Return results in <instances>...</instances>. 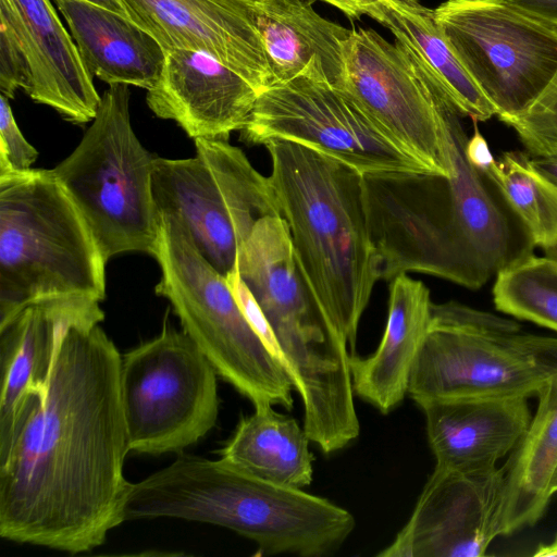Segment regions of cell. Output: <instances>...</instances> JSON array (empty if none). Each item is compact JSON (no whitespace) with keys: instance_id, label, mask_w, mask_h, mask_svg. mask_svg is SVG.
Listing matches in <instances>:
<instances>
[{"instance_id":"cell-32","label":"cell","mask_w":557,"mask_h":557,"mask_svg":"<svg viewBox=\"0 0 557 557\" xmlns=\"http://www.w3.org/2000/svg\"><path fill=\"white\" fill-rule=\"evenodd\" d=\"M518 339L548 374L557 376V337L520 332Z\"/></svg>"},{"instance_id":"cell-26","label":"cell","mask_w":557,"mask_h":557,"mask_svg":"<svg viewBox=\"0 0 557 557\" xmlns=\"http://www.w3.org/2000/svg\"><path fill=\"white\" fill-rule=\"evenodd\" d=\"M389 29L430 71L461 116L484 122L496 115L437 25L433 9L414 4L376 3L367 13Z\"/></svg>"},{"instance_id":"cell-10","label":"cell","mask_w":557,"mask_h":557,"mask_svg":"<svg viewBox=\"0 0 557 557\" xmlns=\"http://www.w3.org/2000/svg\"><path fill=\"white\" fill-rule=\"evenodd\" d=\"M218 373L165 315L161 332L121 355L120 387L129 451L181 453L215 425Z\"/></svg>"},{"instance_id":"cell-12","label":"cell","mask_w":557,"mask_h":557,"mask_svg":"<svg viewBox=\"0 0 557 557\" xmlns=\"http://www.w3.org/2000/svg\"><path fill=\"white\" fill-rule=\"evenodd\" d=\"M441 30L505 124L524 113L557 74V25L506 0H447Z\"/></svg>"},{"instance_id":"cell-6","label":"cell","mask_w":557,"mask_h":557,"mask_svg":"<svg viewBox=\"0 0 557 557\" xmlns=\"http://www.w3.org/2000/svg\"><path fill=\"white\" fill-rule=\"evenodd\" d=\"M106 264L52 170L0 173V325L41 300L102 301Z\"/></svg>"},{"instance_id":"cell-31","label":"cell","mask_w":557,"mask_h":557,"mask_svg":"<svg viewBox=\"0 0 557 557\" xmlns=\"http://www.w3.org/2000/svg\"><path fill=\"white\" fill-rule=\"evenodd\" d=\"M38 151L22 134L9 98L0 96V173L25 171L36 161Z\"/></svg>"},{"instance_id":"cell-25","label":"cell","mask_w":557,"mask_h":557,"mask_svg":"<svg viewBox=\"0 0 557 557\" xmlns=\"http://www.w3.org/2000/svg\"><path fill=\"white\" fill-rule=\"evenodd\" d=\"M253 407L219 450L220 458L273 483L297 488L310 485L314 457L305 428L271 404Z\"/></svg>"},{"instance_id":"cell-2","label":"cell","mask_w":557,"mask_h":557,"mask_svg":"<svg viewBox=\"0 0 557 557\" xmlns=\"http://www.w3.org/2000/svg\"><path fill=\"white\" fill-rule=\"evenodd\" d=\"M450 174L395 172L362 176L363 202L381 280L422 273L479 289L533 255L525 228L493 180L465 153L468 135L447 114Z\"/></svg>"},{"instance_id":"cell-40","label":"cell","mask_w":557,"mask_h":557,"mask_svg":"<svg viewBox=\"0 0 557 557\" xmlns=\"http://www.w3.org/2000/svg\"><path fill=\"white\" fill-rule=\"evenodd\" d=\"M543 252L545 256H548V257L557 260V245L549 249L543 250Z\"/></svg>"},{"instance_id":"cell-21","label":"cell","mask_w":557,"mask_h":557,"mask_svg":"<svg viewBox=\"0 0 557 557\" xmlns=\"http://www.w3.org/2000/svg\"><path fill=\"white\" fill-rule=\"evenodd\" d=\"M388 283V313L379 347L366 358L350 357L355 395L383 414L396 409L408 395L433 306L422 281L400 274Z\"/></svg>"},{"instance_id":"cell-15","label":"cell","mask_w":557,"mask_h":557,"mask_svg":"<svg viewBox=\"0 0 557 557\" xmlns=\"http://www.w3.org/2000/svg\"><path fill=\"white\" fill-rule=\"evenodd\" d=\"M505 470L435 467L407 523L380 557H479L504 535Z\"/></svg>"},{"instance_id":"cell-39","label":"cell","mask_w":557,"mask_h":557,"mask_svg":"<svg viewBox=\"0 0 557 557\" xmlns=\"http://www.w3.org/2000/svg\"><path fill=\"white\" fill-rule=\"evenodd\" d=\"M369 7L376 3H387V4H414L419 2L418 0H361ZM369 11V10H368Z\"/></svg>"},{"instance_id":"cell-11","label":"cell","mask_w":557,"mask_h":557,"mask_svg":"<svg viewBox=\"0 0 557 557\" xmlns=\"http://www.w3.org/2000/svg\"><path fill=\"white\" fill-rule=\"evenodd\" d=\"M520 325L456 300L432 306L408 395L421 405L467 397L537 396L549 374L520 344Z\"/></svg>"},{"instance_id":"cell-8","label":"cell","mask_w":557,"mask_h":557,"mask_svg":"<svg viewBox=\"0 0 557 557\" xmlns=\"http://www.w3.org/2000/svg\"><path fill=\"white\" fill-rule=\"evenodd\" d=\"M131 90L112 84L72 153L52 169L108 262L129 251L153 256L159 237L153 157L131 122Z\"/></svg>"},{"instance_id":"cell-3","label":"cell","mask_w":557,"mask_h":557,"mask_svg":"<svg viewBox=\"0 0 557 557\" xmlns=\"http://www.w3.org/2000/svg\"><path fill=\"white\" fill-rule=\"evenodd\" d=\"M269 175L302 280L325 320L355 352L381 261L363 202L362 175L311 148L271 140Z\"/></svg>"},{"instance_id":"cell-1","label":"cell","mask_w":557,"mask_h":557,"mask_svg":"<svg viewBox=\"0 0 557 557\" xmlns=\"http://www.w3.org/2000/svg\"><path fill=\"white\" fill-rule=\"evenodd\" d=\"M121 354L99 323L61 334L46 394L0 460V536L79 554L123 523L131 487Z\"/></svg>"},{"instance_id":"cell-27","label":"cell","mask_w":557,"mask_h":557,"mask_svg":"<svg viewBox=\"0 0 557 557\" xmlns=\"http://www.w3.org/2000/svg\"><path fill=\"white\" fill-rule=\"evenodd\" d=\"M521 222L533 245L542 250L557 245V187L531 163L530 154L505 151L488 175Z\"/></svg>"},{"instance_id":"cell-29","label":"cell","mask_w":557,"mask_h":557,"mask_svg":"<svg viewBox=\"0 0 557 557\" xmlns=\"http://www.w3.org/2000/svg\"><path fill=\"white\" fill-rule=\"evenodd\" d=\"M506 125L513 128L530 156L557 154V74L543 95Z\"/></svg>"},{"instance_id":"cell-20","label":"cell","mask_w":557,"mask_h":557,"mask_svg":"<svg viewBox=\"0 0 557 557\" xmlns=\"http://www.w3.org/2000/svg\"><path fill=\"white\" fill-rule=\"evenodd\" d=\"M9 1L16 15L32 71V86L27 95L71 123L91 122L101 96L51 1Z\"/></svg>"},{"instance_id":"cell-22","label":"cell","mask_w":557,"mask_h":557,"mask_svg":"<svg viewBox=\"0 0 557 557\" xmlns=\"http://www.w3.org/2000/svg\"><path fill=\"white\" fill-rule=\"evenodd\" d=\"M314 1L257 0V26L271 85L311 75L342 88L345 47L352 29L320 15Z\"/></svg>"},{"instance_id":"cell-16","label":"cell","mask_w":557,"mask_h":557,"mask_svg":"<svg viewBox=\"0 0 557 557\" xmlns=\"http://www.w3.org/2000/svg\"><path fill=\"white\" fill-rule=\"evenodd\" d=\"M126 15L165 52L216 59L259 92L272 77L257 26V0H120Z\"/></svg>"},{"instance_id":"cell-19","label":"cell","mask_w":557,"mask_h":557,"mask_svg":"<svg viewBox=\"0 0 557 557\" xmlns=\"http://www.w3.org/2000/svg\"><path fill=\"white\" fill-rule=\"evenodd\" d=\"M435 467L463 472L496 468L527 431L531 413L522 396L467 397L420 406Z\"/></svg>"},{"instance_id":"cell-5","label":"cell","mask_w":557,"mask_h":557,"mask_svg":"<svg viewBox=\"0 0 557 557\" xmlns=\"http://www.w3.org/2000/svg\"><path fill=\"white\" fill-rule=\"evenodd\" d=\"M237 271L270 327V345L304 405V428L324 454L360 433L349 344L323 317L297 267L282 215H267L240 247Z\"/></svg>"},{"instance_id":"cell-9","label":"cell","mask_w":557,"mask_h":557,"mask_svg":"<svg viewBox=\"0 0 557 557\" xmlns=\"http://www.w3.org/2000/svg\"><path fill=\"white\" fill-rule=\"evenodd\" d=\"M196 156L156 158L152 190L158 213L177 219L196 248L224 277L256 223L281 215L269 176L222 138H196Z\"/></svg>"},{"instance_id":"cell-35","label":"cell","mask_w":557,"mask_h":557,"mask_svg":"<svg viewBox=\"0 0 557 557\" xmlns=\"http://www.w3.org/2000/svg\"><path fill=\"white\" fill-rule=\"evenodd\" d=\"M333 5L343 12L350 20H359L362 15H367L369 5L361 0H319Z\"/></svg>"},{"instance_id":"cell-7","label":"cell","mask_w":557,"mask_h":557,"mask_svg":"<svg viewBox=\"0 0 557 557\" xmlns=\"http://www.w3.org/2000/svg\"><path fill=\"white\" fill-rule=\"evenodd\" d=\"M152 257L161 269L156 294L170 301L183 331L218 375L253 406L289 410L295 387L283 362L248 321L226 277L203 258L174 216L159 213Z\"/></svg>"},{"instance_id":"cell-38","label":"cell","mask_w":557,"mask_h":557,"mask_svg":"<svg viewBox=\"0 0 557 557\" xmlns=\"http://www.w3.org/2000/svg\"><path fill=\"white\" fill-rule=\"evenodd\" d=\"M533 555L537 556V557H553V556H557V535L555 536V539L550 543L540 545L535 549Z\"/></svg>"},{"instance_id":"cell-23","label":"cell","mask_w":557,"mask_h":557,"mask_svg":"<svg viewBox=\"0 0 557 557\" xmlns=\"http://www.w3.org/2000/svg\"><path fill=\"white\" fill-rule=\"evenodd\" d=\"M91 76L146 90L158 82L166 52L126 15L85 0H52Z\"/></svg>"},{"instance_id":"cell-30","label":"cell","mask_w":557,"mask_h":557,"mask_svg":"<svg viewBox=\"0 0 557 557\" xmlns=\"http://www.w3.org/2000/svg\"><path fill=\"white\" fill-rule=\"evenodd\" d=\"M30 86V65L14 9L9 0H0L1 95L12 99L17 89L27 94Z\"/></svg>"},{"instance_id":"cell-34","label":"cell","mask_w":557,"mask_h":557,"mask_svg":"<svg viewBox=\"0 0 557 557\" xmlns=\"http://www.w3.org/2000/svg\"><path fill=\"white\" fill-rule=\"evenodd\" d=\"M517 8L557 25V0H506Z\"/></svg>"},{"instance_id":"cell-4","label":"cell","mask_w":557,"mask_h":557,"mask_svg":"<svg viewBox=\"0 0 557 557\" xmlns=\"http://www.w3.org/2000/svg\"><path fill=\"white\" fill-rule=\"evenodd\" d=\"M175 518L230 529L261 554L324 557L352 533L350 511L304 488L249 474L220 458L177 453L169 466L131 483L123 520Z\"/></svg>"},{"instance_id":"cell-14","label":"cell","mask_w":557,"mask_h":557,"mask_svg":"<svg viewBox=\"0 0 557 557\" xmlns=\"http://www.w3.org/2000/svg\"><path fill=\"white\" fill-rule=\"evenodd\" d=\"M342 89L431 173L450 174L446 120L456 108L406 45L352 29Z\"/></svg>"},{"instance_id":"cell-33","label":"cell","mask_w":557,"mask_h":557,"mask_svg":"<svg viewBox=\"0 0 557 557\" xmlns=\"http://www.w3.org/2000/svg\"><path fill=\"white\" fill-rule=\"evenodd\" d=\"M472 122L473 133L470 137L468 136L465 146V153L469 163L474 169L488 175L496 158L493 156L485 137L481 134L478 127L479 122Z\"/></svg>"},{"instance_id":"cell-17","label":"cell","mask_w":557,"mask_h":557,"mask_svg":"<svg viewBox=\"0 0 557 557\" xmlns=\"http://www.w3.org/2000/svg\"><path fill=\"white\" fill-rule=\"evenodd\" d=\"M99 301L60 298L30 304L0 325V460L47 389L58 341L72 324L100 323Z\"/></svg>"},{"instance_id":"cell-13","label":"cell","mask_w":557,"mask_h":557,"mask_svg":"<svg viewBox=\"0 0 557 557\" xmlns=\"http://www.w3.org/2000/svg\"><path fill=\"white\" fill-rule=\"evenodd\" d=\"M240 139L263 146L271 140L299 144L332 157L362 176L431 173L347 92L311 75H299L259 92Z\"/></svg>"},{"instance_id":"cell-36","label":"cell","mask_w":557,"mask_h":557,"mask_svg":"<svg viewBox=\"0 0 557 557\" xmlns=\"http://www.w3.org/2000/svg\"><path fill=\"white\" fill-rule=\"evenodd\" d=\"M532 165L557 187V154L530 156Z\"/></svg>"},{"instance_id":"cell-41","label":"cell","mask_w":557,"mask_h":557,"mask_svg":"<svg viewBox=\"0 0 557 557\" xmlns=\"http://www.w3.org/2000/svg\"><path fill=\"white\" fill-rule=\"evenodd\" d=\"M550 491L553 495L557 492V467L552 479Z\"/></svg>"},{"instance_id":"cell-24","label":"cell","mask_w":557,"mask_h":557,"mask_svg":"<svg viewBox=\"0 0 557 557\" xmlns=\"http://www.w3.org/2000/svg\"><path fill=\"white\" fill-rule=\"evenodd\" d=\"M534 416L511 450L505 470L504 535L535 524L553 494L557 467V376L549 374L536 396Z\"/></svg>"},{"instance_id":"cell-37","label":"cell","mask_w":557,"mask_h":557,"mask_svg":"<svg viewBox=\"0 0 557 557\" xmlns=\"http://www.w3.org/2000/svg\"><path fill=\"white\" fill-rule=\"evenodd\" d=\"M87 2L94 3L96 5L109 9L116 13L126 15V12L120 0H85ZM127 16V15H126ZM128 17V16H127Z\"/></svg>"},{"instance_id":"cell-18","label":"cell","mask_w":557,"mask_h":557,"mask_svg":"<svg viewBox=\"0 0 557 557\" xmlns=\"http://www.w3.org/2000/svg\"><path fill=\"white\" fill-rule=\"evenodd\" d=\"M259 91L209 54L171 50L156 85L147 90L149 109L173 120L191 138L228 139L242 131Z\"/></svg>"},{"instance_id":"cell-28","label":"cell","mask_w":557,"mask_h":557,"mask_svg":"<svg viewBox=\"0 0 557 557\" xmlns=\"http://www.w3.org/2000/svg\"><path fill=\"white\" fill-rule=\"evenodd\" d=\"M495 308L557 332V260L534 253L502 270L492 289Z\"/></svg>"}]
</instances>
